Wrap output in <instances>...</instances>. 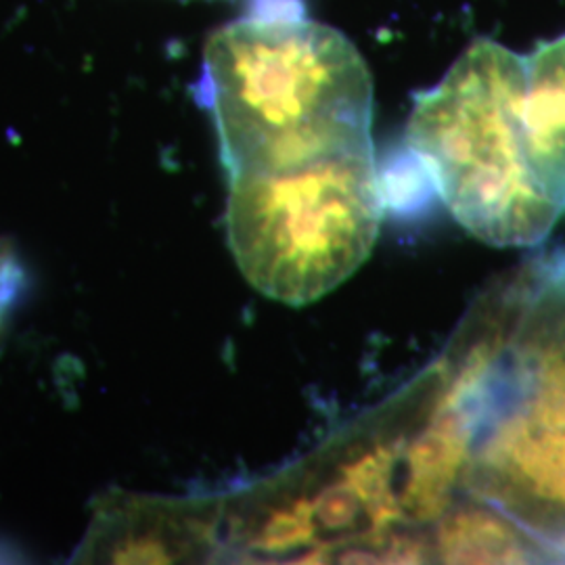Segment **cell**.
<instances>
[{
    "instance_id": "1",
    "label": "cell",
    "mask_w": 565,
    "mask_h": 565,
    "mask_svg": "<svg viewBox=\"0 0 565 565\" xmlns=\"http://www.w3.org/2000/svg\"><path fill=\"white\" fill-rule=\"evenodd\" d=\"M488 306L445 404L467 484L539 559H565V249L525 263Z\"/></svg>"
},
{
    "instance_id": "2",
    "label": "cell",
    "mask_w": 565,
    "mask_h": 565,
    "mask_svg": "<svg viewBox=\"0 0 565 565\" xmlns=\"http://www.w3.org/2000/svg\"><path fill=\"white\" fill-rule=\"evenodd\" d=\"M200 99L228 177L298 170L373 151V84L342 32L302 0H256L210 36Z\"/></svg>"
},
{
    "instance_id": "3",
    "label": "cell",
    "mask_w": 565,
    "mask_h": 565,
    "mask_svg": "<svg viewBox=\"0 0 565 565\" xmlns=\"http://www.w3.org/2000/svg\"><path fill=\"white\" fill-rule=\"evenodd\" d=\"M524 57L478 39L415 95L406 124L419 163L457 223L497 247H532L562 221L527 170L520 137Z\"/></svg>"
},
{
    "instance_id": "4",
    "label": "cell",
    "mask_w": 565,
    "mask_h": 565,
    "mask_svg": "<svg viewBox=\"0 0 565 565\" xmlns=\"http://www.w3.org/2000/svg\"><path fill=\"white\" fill-rule=\"evenodd\" d=\"M226 239L243 277L287 306L348 281L377 242L385 200L375 153L228 177Z\"/></svg>"
},
{
    "instance_id": "5",
    "label": "cell",
    "mask_w": 565,
    "mask_h": 565,
    "mask_svg": "<svg viewBox=\"0 0 565 565\" xmlns=\"http://www.w3.org/2000/svg\"><path fill=\"white\" fill-rule=\"evenodd\" d=\"M221 497L102 492L72 564H174L221 557Z\"/></svg>"
},
{
    "instance_id": "6",
    "label": "cell",
    "mask_w": 565,
    "mask_h": 565,
    "mask_svg": "<svg viewBox=\"0 0 565 565\" xmlns=\"http://www.w3.org/2000/svg\"><path fill=\"white\" fill-rule=\"evenodd\" d=\"M520 137L534 184L565 216V34L524 57Z\"/></svg>"
},
{
    "instance_id": "7",
    "label": "cell",
    "mask_w": 565,
    "mask_h": 565,
    "mask_svg": "<svg viewBox=\"0 0 565 565\" xmlns=\"http://www.w3.org/2000/svg\"><path fill=\"white\" fill-rule=\"evenodd\" d=\"M23 285L25 275L18 249L11 239L0 237V352L15 315V306L20 302Z\"/></svg>"
}]
</instances>
